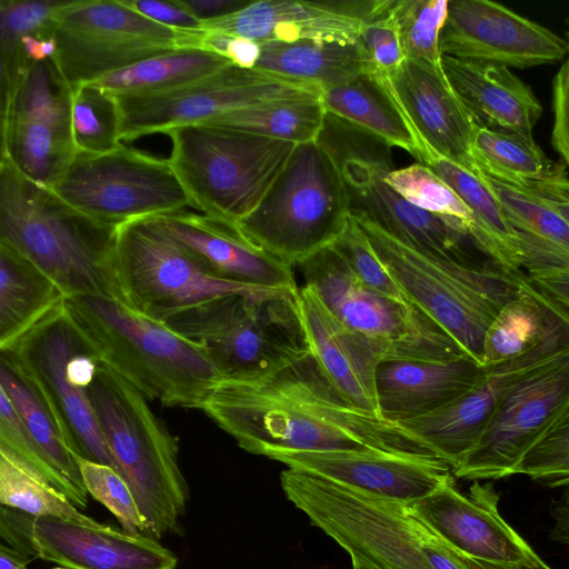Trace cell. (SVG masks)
Returning <instances> with one entry per match:
<instances>
[{
	"label": "cell",
	"instance_id": "cell-1",
	"mask_svg": "<svg viewBox=\"0 0 569 569\" xmlns=\"http://www.w3.org/2000/svg\"><path fill=\"white\" fill-rule=\"evenodd\" d=\"M200 410L253 455L339 450L442 461L399 423L351 403L310 350L261 373L221 378Z\"/></svg>",
	"mask_w": 569,
	"mask_h": 569
},
{
	"label": "cell",
	"instance_id": "cell-2",
	"mask_svg": "<svg viewBox=\"0 0 569 569\" xmlns=\"http://www.w3.org/2000/svg\"><path fill=\"white\" fill-rule=\"evenodd\" d=\"M63 303L100 362L147 399L200 409L222 378L200 346L120 298L84 293Z\"/></svg>",
	"mask_w": 569,
	"mask_h": 569
},
{
	"label": "cell",
	"instance_id": "cell-3",
	"mask_svg": "<svg viewBox=\"0 0 569 569\" xmlns=\"http://www.w3.org/2000/svg\"><path fill=\"white\" fill-rule=\"evenodd\" d=\"M118 226L88 217L0 158V241L30 259L66 297L120 298L113 272Z\"/></svg>",
	"mask_w": 569,
	"mask_h": 569
},
{
	"label": "cell",
	"instance_id": "cell-4",
	"mask_svg": "<svg viewBox=\"0 0 569 569\" xmlns=\"http://www.w3.org/2000/svg\"><path fill=\"white\" fill-rule=\"evenodd\" d=\"M88 395L116 471L130 487L156 540L180 535L189 487L179 465V446L133 385L100 363Z\"/></svg>",
	"mask_w": 569,
	"mask_h": 569
},
{
	"label": "cell",
	"instance_id": "cell-5",
	"mask_svg": "<svg viewBox=\"0 0 569 569\" xmlns=\"http://www.w3.org/2000/svg\"><path fill=\"white\" fill-rule=\"evenodd\" d=\"M168 158L191 206L238 224L264 198L297 144L206 123L168 130Z\"/></svg>",
	"mask_w": 569,
	"mask_h": 569
},
{
	"label": "cell",
	"instance_id": "cell-6",
	"mask_svg": "<svg viewBox=\"0 0 569 569\" xmlns=\"http://www.w3.org/2000/svg\"><path fill=\"white\" fill-rule=\"evenodd\" d=\"M298 292L221 295L177 312L164 323L200 346L222 378L257 375L310 350Z\"/></svg>",
	"mask_w": 569,
	"mask_h": 569
},
{
	"label": "cell",
	"instance_id": "cell-7",
	"mask_svg": "<svg viewBox=\"0 0 569 569\" xmlns=\"http://www.w3.org/2000/svg\"><path fill=\"white\" fill-rule=\"evenodd\" d=\"M318 142L330 153L345 181L350 214L363 217L391 237L435 258L481 266L460 221L426 211L397 193L386 176L393 170L391 148L362 128L327 112Z\"/></svg>",
	"mask_w": 569,
	"mask_h": 569
},
{
	"label": "cell",
	"instance_id": "cell-8",
	"mask_svg": "<svg viewBox=\"0 0 569 569\" xmlns=\"http://www.w3.org/2000/svg\"><path fill=\"white\" fill-rule=\"evenodd\" d=\"M349 217L340 170L317 140L296 146L264 198L238 227L257 247L293 267L331 246Z\"/></svg>",
	"mask_w": 569,
	"mask_h": 569
},
{
	"label": "cell",
	"instance_id": "cell-9",
	"mask_svg": "<svg viewBox=\"0 0 569 569\" xmlns=\"http://www.w3.org/2000/svg\"><path fill=\"white\" fill-rule=\"evenodd\" d=\"M281 488L310 522L373 569H431L407 506L288 468Z\"/></svg>",
	"mask_w": 569,
	"mask_h": 569
},
{
	"label": "cell",
	"instance_id": "cell-10",
	"mask_svg": "<svg viewBox=\"0 0 569 569\" xmlns=\"http://www.w3.org/2000/svg\"><path fill=\"white\" fill-rule=\"evenodd\" d=\"M0 352L14 361L38 391L70 450L116 470L88 395L101 362L68 315L64 303L37 323L11 349Z\"/></svg>",
	"mask_w": 569,
	"mask_h": 569
},
{
	"label": "cell",
	"instance_id": "cell-11",
	"mask_svg": "<svg viewBox=\"0 0 569 569\" xmlns=\"http://www.w3.org/2000/svg\"><path fill=\"white\" fill-rule=\"evenodd\" d=\"M305 284L349 329L390 360H452L468 357L432 319L411 302L365 286L329 246L302 261Z\"/></svg>",
	"mask_w": 569,
	"mask_h": 569
},
{
	"label": "cell",
	"instance_id": "cell-12",
	"mask_svg": "<svg viewBox=\"0 0 569 569\" xmlns=\"http://www.w3.org/2000/svg\"><path fill=\"white\" fill-rule=\"evenodd\" d=\"M113 272L120 298L138 312L162 322L217 296L280 291L216 277L166 230L157 216L118 226Z\"/></svg>",
	"mask_w": 569,
	"mask_h": 569
},
{
	"label": "cell",
	"instance_id": "cell-13",
	"mask_svg": "<svg viewBox=\"0 0 569 569\" xmlns=\"http://www.w3.org/2000/svg\"><path fill=\"white\" fill-rule=\"evenodd\" d=\"M53 61L73 90L144 59L181 49V30L122 0L64 1L56 14Z\"/></svg>",
	"mask_w": 569,
	"mask_h": 569
},
{
	"label": "cell",
	"instance_id": "cell-14",
	"mask_svg": "<svg viewBox=\"0 0 569 569\" xmlns=\"http://www.w3.org/2000/svg\"><path fill=\"white\" fill-rule=\"evenodd\" d=\"M51 189L88 217L112 224L191 206L168 159L123 143L104 153L77 152Z\"/></svg>",
	"mask_w": 569,
	"mask_h": 569
},
{
	"label": "cell",
	"instance_id": "cell-15",
	"mask_svg": "<svg viewBox=\"0 0 569 569\" xmlns=\"http://www.w3.org/2000/svg\"><path fill=\"white\" fill-rule=\"evenodd\" d=\"M318 84L234 64L183 86L154 93L114 94L120 113V140L199 123L222 113L293 99L320 96Z\"/></svg>",
	"mask_w": 569,
	"mask_h": 569
},
{
	"label": "cell",
	"instance_id": "cell-16",
	"mask_svg": "<svg viewBox=\"0 0 569 569\" xmlns=\"http://www.w3.org/2000/svg\"><path fill=\"white\" fill-rule=\"evenodd\" d=\"M568 407L569 350H565L508 388L482 435L452 475L473 481L512 476L522 457Z\"/></svg>",
	"mask_w": 569,
	"mask_h": 569
},
{
	"label": "cell",
	"instance_id": "cell-17",
	"mask_svg": "<svg viewBox=\"0 0 569 569\" xmlns=\"http://www.w3.org/2000/svg\"><path fill=\"white\" fill-rule=\"evenodd\" d=\"M72 89L52 58L34 62L1 104V156L32 181L52 188L77 150Z\"/></svg>",
	"mask_w": 569,
	"mask_h": 569
},
{
	"label": "cell",
	"instance_id": "cell-18",
	"mask_svg": "<svg viewBox=\"0 0 569 569\" xmlns=\"http://www.w3.org/2000/svg\"><path fill=\"white\" fill-rule=\"evenodd\" d=\"M0 537L28 559L66 569H177V556L144 535H131L103 523L58 517H34L0 507Z\"/></svg>",
	"mask_w": 569,
	"mask_h": 569
},
{
	"label": "cell",
	"instance_id": "cell-19",
	"mask_svg": "<svg viewBox=\"0 0 569 569\" xmlns=\"http://www.w3.org/2000/svg\"><path fill=\"white\" fill-rule=\"evenodd\" d=\"M492 482L460 492L452 473L408 510L476 569H552L503 519Z\"/></svg>",
	"mask_w": 569,
	"mask_h": 569
},
{
	"label": "cell",
	"instance_id": "cell-20",
	"mask_svg": "<svg viewBox=\"0 0 569 569\" xmlns=\"http://www.w3.org/2000/svg\"><path fill=\"white\" fill-rule=\"evenodd\" d=\"M352 217L409 301L482 366L485 335L500 308L435 258L391 237L370 220Z\"/></svg>",
	"mask_w": 569,
	"mask_h": 569
},
{
	"label": "cell",
	"instance_id": "cell-21",
	"mask_svg": "<svg viewBox=\"0 0 569 569\" xmlns=\"http://www.w3.org/2000/svg\"><path fill=\"white\" fill-rule=\"evenodd\" d=\"M442 56L527 69L568 54L567 41L548 28L489 0H449L440 34Z\"/></svg>",
	"mask_w": 569,
	"mask_h": 569
},
{
	"label": "cell",
	"instance_id": "cell-22",
	"mask_svg": "<svg viewBox=\"0 0 569 569\" xmlns=\"http://www.w3.org/2000/svg\"><path fill=\"white\" fill-rule=\"evenodd\" d=\"M391 1H250L234 12L202 22L199 28L258 43L303 39L356 43L365 26L386 12Z\"/></svg>",
	"mask_w": 569,
	"mask_h": 569
},
{
	"label": "cell",
	"instance_id": "cell-23",
	"mask_svg": "<svg viewBox=\"0 0 569 569\" xmlns=\"http://www.w3.org/2000/svg\"><path fill=\"white\" fill-rule=\"evenodd\" d=\"M383 87L427 153L473 169L477 123L451 87L441 63L406 58L390 76L370 74Z\"/></svg>",
	"mask_w": 569,
	"mask_h": 569
},
{
	"label": "cell",
	"instance_id": "cell-24",
	"mask_svg": "<svg viewBox=\"0 0 569 569\" xmlns=\"http://www.w3.org/2000/svg\"><path fill=\"white\" fill-rule=\"evenodd\" d=\"M569 350V341L550 340L523 357L488 368L469 391L428 415L399 423L456 469L476 445L508 388L521 376Z\"/></svg>",
	"mask_w": 569,
	"mask_h": 569
},
{
	"label": "cell",
	"instance_id": "cell-25",
	"mask_svg": "<svg viewBox=\"0 0 569 569\" xmlns=\"http://www.w3.org/2000/svg\"><path fill=\"white\" fill-rule=\"evenodd\" d=\"M268 458L288 468L405 506L427 497L452 473L443 461L357 451H278Z\"/></svg>",
	"mask_w": 569,
	"mask_h": 569
},
{
	"label": "cell",
	"instance_id": "cell-26",
	"mask_svg": "<svg viewBox=\"0 0 569 569\" xmlns=\"http://www.w3.org/2000/svg\"><path fill=\"white\" fill-rule=\"evenodd\" d=\"M157 217L216 277L251 287L299 291L292 267L252 243L238 224L184 210Z\"/></svg>",
	"mask_w": 569,
	"mask_h": 569
},
{
	"label": "cell",
	"instance_id": "cell-27",
	"mask_svg": "<svg viewBox=\"0 0 569 569\" xmlns=\"http://www.w3.org/2000/svg\"><path fill=\"white\" fill-rule=\"evenodd\" d=\"M298 305L309 349L322 371L351 403L379 415L376 376L380 355L343 325L310 287L299 288Z\"/></svg>",
	"mask_w": 569,
	"mask_h": 569
},
{
	"label": "cell",
	"instance_id": "cell-28",
	"mask_svg": "<svg viewBox=\"0 0 569 569\" xmlns=\"http://www.w3.org/2000/svg\"><path fill=\"white\" fill-rule=\"evenodd\" d=\"M487 370L469 357L382 361L376 376L379 415L401 423L433 412L473 388Z\"/></svg>",
	"mask_w": 569,
	"mask_h": 569
},
{
	"label": "cell",
	"instance_id": "cell-29",
	"mask_svg": "<svg viewBox=\"0 0 569 569\" xmlns=\"http://www.w3.org/2000/svg\"><path fill=\"white\" fill-rule=\"evenodd\" d=\"M441 66L477 126L533 140L541 103L509 68L448 56H442Z\"/></svg>",
	"mask_w": 569,
	"mask_h": 569
},
{
	"label": "cell",
	"instance_id": "cell-30",
	"mask_svg": "<svg viewBox=\"0 0 569 569\" xmlns=\"http://www.w3.org/2000/svg\"><path fill=\"white\" fill-rule=\"evenodd\" d=\"M556 339L569 341V311L520 271L516 296L499 309L486 331L482 366L511 361Z\"/></svg>",
	"mask_w": 569,
	"mask_h": 569
},
{
	"label": "cell",
	"instance_id": "cell-31",
	"mask_svg": "<svg viewBox=\"0 0 569 569\" xmlns=\"http://www.w3.org/2000/svg\"><path fill=\"white\" fill-rule=\"evenodd\" d=\"M425 166L442 179L472 212L469 237L475 248L506 273L522 271L518 233L486 176L477 167L470 169L437 154Z\"/></svg>",
	"mask_w": 569,
	"mask_h": 569
},
{
	"label": "cell",
	"instance_id": "cell-32",
	"mask_svg": "<svg viewBox=\"0 0 569 569\" xmlns=\"http://www.w3.org/2000/svg\"><path fill=\"white\" fill-rule=\"evenodd\" d=\"M0 389L10 399L32 440L53 469L58 490L78 509H86L89 493L60 427L38 391L4 352H0Z\"/></svg>",
	"mask_w": 569,
	"mask_h": 569
},
{
	"label": "cell",
	"instance_id": "cell-33",
	"mask_svg": "<svg viewBox=\"0 0 569 569\" xmlns=\"http://www.w3.org/2000/svg\"><path fill=\"white\" fill-rule=\"evenodd\" d=\"M486 178L518 233L522 269L528 274H569V223L528 190Z\"/></svg>",
	"mask_w": 569,
	"mask_h": 569
},
{
	"label": "cell",
	"instance_id": "cell-34",
	"mask_svg": "<svg viewBox=\"0 0 569 569\" xmlns=\"http://www.w3.org/2000/svg\"><path fill=\"white\" fill-rule=\"evenodd\" d=\"M66 299L60 287L11 244L0 241V351L11 349Z\"/></svg>",
	"mask_w": 569,
	"mask_h": 569
},
{
	"label": "cell",
	"instance_id": "cell-35",
	"mask_svg": "<svg viewBox=\"0 0 569 569\" xmlns=\"http://www.w3.org/2000/svg\"><path fill=\"white\" fill-rule=\"evenodd\" d=\"M254 68L327 89L367 73L368 62L359 42L303 39L260 43Z\"/></svg>",
	"mask_w": 569,
	"mask_h": 569
},
{
	"label": "cell",
	"instance_id": "cell-36",
	"mask_svg": "<svg viewBox=\"0 0 569 569\" xmlns=\"http://www.w3.org/2000/svg\"><path fill=\"white\" fill-rule=\"evenodd\" d=\"M322 103L332 113L375 134L390 147L408 151L425 164L427 153L383 87L370 74L322 90Z\"/></svg>",
	"mask_w": 569,
	"mask_h": 569
},
{
	"label": "cell",
	"instance_id": "cell-37",
	"mask_svg": "<svg viewBox=\"0 0 569 569\" xmlns=\"http://www.w3.org/2000/svg\"><path fill=\"white\" fill-rule=\"evenodd\" d=\"M233 64L228 58L200 49L161 53L91 82L112 94L167 91Z\"/></svg>",
	"mask_w": 569,
	"mask_h": 569
},
{
	"label": "cell",
	"instance_id": "cell-38",
	"mask_svg": "<svg viewBox=\"0 0 569 569\" xmlns=\"http://www.w3.org/2000/svg\"><path fill=\"white\" fill-rule=\"evenodd\" d=\"M326 114L320 96H302L229 111L199 123L301 144L318 140Z\"/></svg>",
	"mask_w": 569,
	"mask_h": 569
},
{
	"label": "cell",
	"instance_id": "cell-39",
	"mask_svg": "<svg viewBox=\"0 0 569 569\" xmlns=\"http://www.w3.org/2000/svg\"><path fill=\"white\" fill-rule=\"evenodd\" d=\"M64 1L1 0L0 1V91L10 96L30 67L21 40L33 36L41 40L53 38L56 14Z\"/></svg>",
	"mask_w": 569,
	"mask_h": 569
},
{
	"label": "cell",
	"instance_id": "cell-40",
	"mask_svg": "<svg viewBox=\"0 0 569 569\" xmlns=\"http://www.w3.org/2000/svg\"><path fill=\"white\" fill-rule=\"evenodd\" d=\"M471 156L483 174L519 189L540 181L553 164L535 140L480 126L473 133Z\"/></svg>",
	"mask_w": 569,
	"mask_h": 569
},
{
	"label": "cell",
	"instance_id": "cell-41",
	"mask_svg": "<svg viewBox=\"0 0 569 569\" xmlns=\"http://www.w3.org/2000/svg\"><path fill=\"white\" fill-rule=\"evenodd\" d=\"M0 505L34 517H58L82 523H98L3 446H0Z\"/></svg>",
	"mask_w": 569,
	"mask_h": 569
},
{
	"label": "cell",
	"instance_id": "cell-42",
	"mask_svg": "<svg viewBox=\"0 0 569 569\" xmlns=\"http://www.w3.org/2000/svg\"><path fill=\"white\" fill-rule=\"evenodd\" d=\"M71 124L77 152L104 153L122 143L116 97L97 84L72 90Z\"/></svg>",
	"mask_w": 569,
	"mask_h": 569
},
{
	"label": "cell",
	"instance_id": "cell-43",
	"mask_svg": "<svg viewBox=\"0 0 569 569\" xmlns=\"http://www.w3.org/2000/svg\"><path fill=\"white\" fill-rule=\"evenodd\" d=\"M448 0H392L389 12L398 28L406 58L441 63L440 34Z\"/></svg>",
	"mask_w": 569,
	"mask_h": 569
},
{
	"label": "cell",
	"instance_id": "cell-44",
	"mask_svg": "<svg viewBox=\"0 0 569 569\" xmlns=\"http://www.w3.org/2000/svg\"><path fill=\"white\" fill-rule=\"evenodd\" d=\"M386 182L408 202L431 213L456 219L468 230L473 216L462 199L429 167L417 162L393 169Z\"/></svg>",
	"mask_w": 569,
	"mask_h": 569
},
{
	"label": "cell",
	"instance_id": "cell-45",
	"mask_svg": "<svg viewBox=\"0 0 569 569\" xmlns=\"http://www.w3.org/2000/svg\"><path fill=\"white\" fill-rule=\"evenodd\" d=\"M550 488L569 487V407L513 469Z\"/></svg>",
	"mask_w": 569,
	"mask_h": 569
},
{
	"label": "cell",
	"instance_id": "cell-46",
	"mask_svg": "<svg viewBox=\"0 0 569 569\" xmlns=\"http://www.w3.org/2000/svg\"><path fill=\"white\" fill-rule=\"evenodd\" d=\"M72 455L88 493L112 512L123 531L146 536L144 520L126 480L110 466Z\"/></svg>",
	"mask_w": 569,
	"mask_h": 569
},
{
	"label": "cell",
	"instance_id": "cell-47",
	"mask_svg": "<svg viewBox=\"0 0 569 569\" xmlns=\"http://www.w3.org/2000/svg\"><path fill=\"white\" fill-rule=\"evenodd\" d=\"M330 247L365 286L387 297L410 302L351 214L345 230Z\"/></svg>",
	"mask_w": 569,
	"mask_h": 569
},
{
	"label": "cell",
	"instance_id": "cell-48",
	"mask_svg": "<svg viewBox=\"0 0 569 569\" xmlns=\"http://www.w3.org/2000/svg\"><path fill=\"white\" fill-rule=\"evenodd\" d=\"M358 42L368 62L367 74L390 76L406 59L389 9L365 26Z\"/></svg>",
	"mask_w": 569,
	"mask_h": 569
},
{
	"label": "cell",
	"instance_id": "cell-49",
	"mask_svg": "<svg viewBox=\"0 0 569 569\" xmlns=\"http://www.w3.org/2000/svg\"><path fill=\"white\" fill-rule=\"evenodd\" d=\"M552 110L551 144L569 168V59L553 78Z\"/></svg>",
	"mask_w": 569,
	"mask_h": 569
},
{
	"label": "cell",
	"instance_id": "cell-50",
	"mask_svg": "<svg viewBox=\"0 0 569 569\" xmlns=\"http://www.w3.org/2000/svg\"><path fill=\"white\" fill-rule=\"evenodd\" d=\"M122 2L143 17L176 30L198 29L201 24L176 1L122 0Z\"/></svg>",
	"mask_w": 569,
	"mask_h": 569
},
{
	"label": "cell",
	"instance_id": "cell-51",
	"mask_svg": "<svg viewBox=\"0 0 569 569\" xmlns=\"http://www.w3.org/2000/svg\"><path fill=\"white\" fill-rule=\"evenodd\" d=\"M525 190L542 199L569 223V176L565 164L553 163L545 178Z\"/></svg>",
	"mask_w": 569,
	"mask_h": 569
},
{
	"label": "cell",
	"instance_id": "cell-52",
	"mask_svg": "<svg viewBox=\"0 0 569 569\" xmlns=\"http://www.w3.org/2000/svg\"><path fill=\"white\" fill-rule=\"evenodd\" d=\"M411 516L413 517L422 549L431 569H476L470 562L443 542L422 521L412 513Z\"/></svg>",
	"mask_w": 569,
	"mask_h": 569
},
{
	"label": "cell",
	"instance_id": "cell-53",
	"mask_svg": "<svg viewBox=\"0 0 569 569\" xmlns=\"http://www.w3.org/2000/svg\"><path fill=\"white\" fill-rule=\"evenodd\" d=\"M176 3L201 23L234 12L250 1L247 0H174Z\"/></svg>",
	"mask_w": 569,
	"mask_h": 569
},
{
	"label": "cell",
	"instance_id": "cell-54",
	"mask_svg": "<svg viewBox=\"0 0 569 569\" xmlns=\"http://www.w3.org/2000/svg\"><path fill=\"white\" fill-rule=\"evenodd\" d=\"M528 276L541 291L569 311V274L537 273Z\"/></svg>",
	"mask_w": 569,
	"mask_h": 569
},
{
	"label": "cell",
	"instance_id": "cell-55",
	"mask_svg": "<svg viewBox=\"0 0 569 569\" xmlns=\"http://www.w3.org/2000/svg\"><path fill=\"white\" fill-rule=\"evenodd\" d=\"M550 538L560 543L569 545V507H562L555 513Z\"/></svg>",
	"mask_w": 569,
	"mask_h": 569
},
{
	"label": "cell",
	"instance_id": "cell-56",
	"mask_svg": "<svg viewBox=\"0 0 569 569\" xmlns=\"http://www.w3.org/2000/svg\"><path fill=\"white\" fill-rule=\"evenodd\" d=\"M351 562H352V568L351 569H373V568H371V567H369V566H367L365 563H361V562H359L357 560H351Z\"/></svg>",
	"mask_w": 569,
	"mask_h": 569
},
{
	"label": "cell",
	"instance_id": "cell-57",
	"mask_svg": "<svg viewBox=\"0 0 569 569\" xmlns=\"http://www.w3.org/2000/svg\"><path fill=\"white\" fill-rule=\"evenodd\" d=\"M560 500L569 506V487L568 490L560 497Z\"/></svg>",
	"mask_w": 569,
	"mask_h": 569
},
{
	"label": "cell",
	"instance_id": "cell-58",
	"mask_svg": "<svg viewBox=\"0 0 569 569\" xmlns=\"http://www.w3.org/2000/svg\"><path fill=\"white\" fill-rule=\"evenodd\" d=\"M567 46H568V58L567 59H569V39L567 41Z\"/></svg>",
	"mask_w": 569,
	"mask_h": 569
},
{
	"label": "cell",
	"instance_id": "cell-59",
	"mask_svg": "<svg viewBox=\"0 0 569 569\" xmlns=\"http://www.w3.org/2000/svg\"><path fill=\"white\" fill-rule=\"evenodd\" d=\"M0 569H6V568H3V567H0Z\"/></svg>",
	"mask_w": 569,
	"mask_h": 569
}]
</instances>
